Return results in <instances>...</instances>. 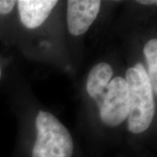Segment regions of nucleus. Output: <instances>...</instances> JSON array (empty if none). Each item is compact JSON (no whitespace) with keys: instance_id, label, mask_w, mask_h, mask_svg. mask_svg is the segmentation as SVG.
I'll return each mask as SVG.
<instances>
[{"instance_id":"f257e3e1","label":"nucleus","mask_w":157,"mask_h":157,"mask_svg":"<svg viewBox=\"0 0 157 157\" xmlns=\"http://www.w3.org/2000/svg\"><path fill=\"white\" fill-rule=\"evenodd\" d=\"M125 80L128 89V128L134 134H140L149 128L155 116L153 89L146 69L140 63L127 70Z\"/></svg>"},{"instance_id":"f03ea898","label":"nucleus","mask_w":157,"mask_h":157,"mask_svg":"<svg viewBox=\"0 0 157 157\" xmlns=\"http://www.w3.org/2000/svg\"><path fill=\"white\" fill-rule=\"evenodd\" d=\"M37 138L33 157H71L72 136L67 128L50 113L39 111L36 118Z\"/></svg>"},{"instance_id":"7ed1b4c3","label":"nucleus","mask_w":157,"mask_h":157,"mask_svg":"<svg viewBox=\"0 0 157 157\" xmlns=\"http://www.w3.org/2000/svg\"><path fill=\"white\" fill-rule=\"evenodd\" d=\"M97 104L101 120L106 125L116 127L122 123L129 113L128 89L125 78L115 77L111 79Z\"/></svg>"},{"instance_id":"20e7f679","label":"nucleus","mask_w":157,"mask_h":157,"mask_svg":"<svg viewBox=\"0 0 157 157\" xmlns=\"http://www.w3.org/2000/svg\"><path fill=\"white\" fill-rule=\"evenodd\" d=\"M98 0H70L67 2V26L73 36L85 33L95 20L101 9Z\"/></svg>"},{"instance_id":"39448f33","label":"nucleus","mask_w":157,"mask_h":157,"mask_svg":"<svg viewBox=\"0 0 157 157\" xmlns=\"http://www.w3.org/2000/svg\"><path fill=\"white\" fill-rule=\"evenodd\" d=\"M18 11L22 24L29 29L40 26L55 7L56 0H19Z\"/></svg>"},{"instance_id":"423d86ee","label":"nucleus","mask_w":157,"mask_h":157,"mask_svg":"<svg viewBox=\"0 0 157 157\" xmlns=\"http://www.w3.org/2000/svg\"><path fill=\"white\" fill-rule=\"evenodd\" d=\"M113 76V69L107 63L102 62L90 71L87 81L86 91L91 98L95 100L98 103L102 96L106 93V90Z\"/></svg>"},{"instance_id":"0eeeda50","label":"nucleus","mask_w":157,"mask_h":157,"mask_svg":"<svg viewBox=\"0 0 157 157\" xmlns=\"http://www.w3.org/2000/svg\"><path fill=\"white\" fill-rule=\"evenodd\" d=\"M144 55L148 66L147 77L151 84L153 93L157 94V40L150 39L144 46Z\"/></svg>"},{"instance_id":"6e6552de","label":"nucleus","mask_w":157,"mask_h":157,"mask_svg":"<svg viewBox=\"0 0 157 157\" xmlns=\"http://www.w3.org/2000/svg\"><path fill=\"white\" fill-rule=\"evenodd\" d=\"M17 2L13 0H0V14H8L14 8Z\"/></svg>"},{"instance_id":"1a4fd4ad","label":"nucleus","mask_w":157,"mask_h":157,"mask_svg":"<svg viewBox=\"0 0 157 157\" xmlns=\"http://www.w3.org/2000/svg\"><path fill=\"white\" fill-rule=\"evenodd\" d=\"M139 4H142V5H155L157 2L154 1V0H140V1H137Z\"/></svg>"},{"instance_id":"9d476101","label":"nucleus","mask_w":157,"mask_h":157,"mask_svg":"<svg viewBox=\"0 0 157 157\" xmlns=\"http://www.w3.org/2000/svg\"><path fill=\"white\" fill-rule=\"evenodd\" d=\"M0 76H1V70H0Z\"/></svg>"}]
</instances>
